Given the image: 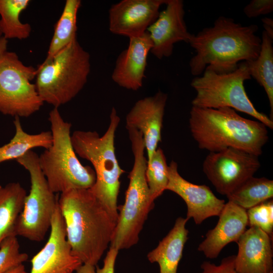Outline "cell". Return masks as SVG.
Wrapping results in <instances>:
<instances>
[{
  "label": "cell",
  "instance_id": "4dcf8cb0",
  "mask_svg": "<svg viewBox=\"0 0 273 273\" xmlns=\"http://www.w3.org/2000/svg\"><path fill=\"white\" fill-rule=\"evenodd\" d=\"M234 255L223 258L219 265L209 261H204L199 273H238L234 267ZM273 273V272H272Z\"/></svg>",
  "mask_w": 273,
  "mask_h": 273
},
{
  "label": "cell",
  "instance_id": "277c9868",
  "mask_svg": "<svg viewBox=\"0 0 273 273\" xmlns=\"http://www.w3.org/2000/svg\"><path fill=\"white\" fill-rule=\"evenodd\" d=\"M120 119L114 107L111 109L109 125L102 136L96 131H74L71 141L76 154L89 161L96 173V181L89 189L113 218L118 217L117 197L121 175L115 151L114 139Z\"/></svg>",
  "mask_w": 273,
  "mask_h": 273
},
{
  "label": "cell",
  "instance_id": "44dd1931",
  "mask_svg": "<svg viewBox=\"0 0 273 273\" xmlns=\"http://www.w3.org/2000/svg\"><path fill=\"white\" fill-rule=\"evenodd\" d=\"M26 195L19 183H10L0 189V244L6 238L16 236V225Z\"/></svg>",
  "mask_w": 273,
  "mask_h": 273
},
{
  "label": "cell",
  "instance_id": "52a82bcc",
  "mask_svg": "<svg viewBox=\"0 0 273 273\" xmlns=\"http://www.w3.org/2000/svg\"><path fill=\"white\" fill-rule=\"evenodd\" d=\"M134 157L132 168L125 202L118 214L110 246L118 250L136 244L148 214L154 206L147 184L146 172L147 160L142 134L133 128L127 129Z\"/></svg>",
  "mask_w": 273,
  "mask_h": 273
},
{
  "label": "cell",
  "instance_id": "d6a6232c",
  "mask_svg": "<svg viewBox=\"0 0 273 273\" xmlns=\"http://www.w3.org/2000/svg\"><path fill=\"white\" fill-rule=\"evenodd\" d=\"M263 26L267 34L273 38V20L270 18H264L262 19Z\"/></svg>",
  "mask_w": 273,
  "mask_h": 273
},
{
  "label": "cell",
  "instance_id": "e0dca14e",
  "mask_svg": "<svg viewBox=\"0 0 273 273\" xmlns=\"http://www.w3.org/2000/svg\"><path fill=\"white\" fill-rule=\"evenodd\" d=\"M272 238L257 227L246 230L236 242L234 267L238 273H272Z\"/></svg>",
  "mask_w": 273,
  "mask_h": 273
},
{
  "label": "cell",
  "instance_id": "603a6c76",
  "mask_svg": "<svg viewBox=\"0 0 273 273\" xmlns=\"http://www.w3.org/2000/svg\"><path fill=\"white\" fill-rule=\"evenodd\" d=\"M258 57L245 61L251 77L263 87L270 106V119L273 121V38L263 31Z\"/></svg>",
  "mask_w": 273,
  "mask_h": 273
},
{
  "label": "cell",
  "instance_id": "5b68a950",
  "mask_svg": "<svg viewBox=\"0 0 273 273\" xmlns=\"http://www.w3.org/2000/svg\"><path fill=\"white\" fill-rule=\"evenodd\" d=\"M90 69V55L76 38L36 68L37 93L43 103L59 108L81 90Z\"/></svg>",
  "mask_w": 273,
  "mask_h": 273
},
{
  "label": "cell",
  "instance_id": "83f0119b",
  "mask_svg": "<svg viewBox=\"0 0 273 273\" xmlns=\"http://www.w3.org/2000/svg\"><path fill=\"white\" fill-rule=\"evenodd\" d=\"M28 258L27 253L20 252L17 236L6 238L0 244V273L23 264Z\"/></svg>",
  "mask_w": 273,
  "mask_h": 273
},
{
  "label": "cell",
  "instance_id": "d6986e66",
  "mask_svg": "<svg viewBox=\"0 0 273 273\" xmlns=\"http://www.w3.org/2000/svg\"><path fill=\"white\" fill-rule=\"evenodd\" d=\"M216 226L206 234L198 250L209 259H215L228 244L237 242L246 230V210L229 201L225 203Z\"/></svg>",
  "mask_w": 273,
  "mask_h": 273
},
{
  "label": "cell",
  "instance_id": "ba28073f",
  "mask_svg": "<svg viewBox=\"0 0 273 273\" xmlns=\"http://www.w3.org/2000/svg\"><path fill=\"white\" fill-rule=\"evenodd\" d=\"M202 74L194 77L191 82L196 92L192 101L193 106L231 108L247 114L267 127L273 128V121L257 110L247 95L244 82L251 77L245 61L240 63L237 69L231 72L220 74L205 70Z\"/></svg>",
  "mask_w": 273,
  "mask_h": 273
},
{
  "label": "cell",
  "instance_id": "ffe728a7",
  "mask_svg": "<svg viewBox=\"0 0 273 273\" xmlns=\"http://www.w3.org/2000/svg\"><path fill=\"white\" fill-rule=\"evenodd\" d=\"M187 218L178 217L169 233L159 242L157 247L150 252L148 259L151 263L157 262L160 273H177L178 265L183 256L188 230Z\"/></svg>",
  "mask_w": 273,
  "mask_h": 273
},
{
  "label": "cell",
  "instance_id": "8fae6325",
  "mask_svg": "<svg viewBox=\"0 0 273 273\" xmlns=\"http://www.w3.org/2000/svg\"><path fill=\"white\" fill-rule=\"evenodd\" d=\"M260 166L258 156L229 148L210 152L203 163V171L219 194H229Z\"/></svg>",
  "mask_w": 273,
  "mask_h": 273
},
{
  "label": "cell",
  "instance_id": "d590c367",
  "mask_svg": "<svg viewBox=\"0 0 273 273\" xmlns=\"http://www.w3.org/2000/svg\"><path fill=\"white\" fill-rule=\"evenodd\" d=\"M2 34L1 32V31H0V37H1L2 36Z\"/></svg>",
  "mask_w": 273,
  "mask_h": 273
},
{
  "label": "cell",
  "instance_id": "d4e9b609",
  "mask_svg": "<svg viewBox=\"0 0 273 273\" xmlns=\"http://www.w3.org/2000/svg\"><path fill=\"white\" fill-rule=\"evenodd\" d=\"M80 0H67L57 21L46 58H50L76 39L77 15Z\"/></svg>",
  "mask_w": 273,
  "mask_h": 273
},
{
  "label": "cell",
  "instance_id": "4fadbf2b",
  "mask_svg": "<svg viewBox=\"0 0 273 273\" xmlns=\"http://www.w3.org/2000/svg\"><path fill=\"white\" fill-rule=\"evenodd\" d=\"M167 0H122L109 10V28L117 35L139 37L157 19L161 5Z\"/></svg>",
  "mask_w": 273,
  "mask_h": 273
},
{
  "label": "cell",
  "instance_id": "7c38bea8",
  "mask_svg": "<svg viewBox=\"0 0 273 273\" xmlns=\"http://www.w3.org/2000/svg\"><path fill=\"white\" fill-rule=\"evenodd\" d=\"M51 233L43 248L31 260L30 273H73L82 263L72 252L59 205L52 218Z\"/></svg>",
  "mask_w": 273,
  "mask_h": 273
},
{
  "label": "cell",
  "instance_id": "7a4b0ae2",
  "mask_svg": "<svg viewBox=\"0 0 273 273\" xmlns=\"http://www.w3.org/2000/svg\"><path fill=\"white\" fill-rule=\"evenodd\" d=\"M58 205L72 253L82 264L96 266L111 241L116 220L89 189L61 193Z\"/></svg>",
  "mask_w": 273,
  "mask_h": 273
},
{
  "label": "cell",
  "instance_id": "6da1fadb",
  "mask_svg": "<svg viewBox=\"0 0 273 273\" xmlns=\"http://www.w3.org/2000/svg\"><path fill=\"white\" fill-rule=\"evenodd\" d=\"M255 24L242 25L229 17L220 16L211 27L192 34L189 43L195 55L189 62L191 74L200 76L205 70L217 73L234 71L240 63L256 59L261 39Z\"/></svg>",
  "mask_w": 273,
  "mask_h": 273
},
{
  "label": "cell",
  "instance_id": "8d00e7d4",
  "mask_svg": "<svg viewBox=\"0 0 273 273\" xmlns=\"http://www.w3.org/2000/svg\"><path fill=\"white\" fill-rule=\"evenodd\" d=\"M2 187V186H1V184H0V189H1Z\"/></svg>",
  "mask_w": 273,
  "mask_h": 273
},
{
  "label": "cell",
  "instance_id": "30bf717a",
  "mask_svg": "<svg viewBox=\"0 0 273 273\" xmlns=\"http://www.w3.org/2000/svg\"><path fill=\"white\" fill-rule=\"evenodd\" d=\"M36 69L27 66L13 52L0 57V112L27 117L39 110L43 102L35 83Z\"/></svg>",
  "mask_w": 273,
  "mask_h": 273
},
{
  "label": "cell",
  "instance_id": "9c48e42d",
  "mask_svg": "<svg viewBox=\"0 0 273 273\" xmlns=\"http://www.w3.org/2000/svg\"><path fill=\"white\" fill-rule=\"evenodd\" d=\"M16 160L28 171L31 186L16 223L15 234L32 241L40 242L51 228L59 198L51 190L35 152L29 151Z\"/></svg>",
  "mask_w": 273,
  "mask_h": 273
},
{
  "label": "cell",
  "instance_id": "e575fe53",
  "mask_svg": "<svg viewBox=\"0 0 273 273\" xmlns=\"http://www.w3.org/2000/svg\"><path fill=\"white\" fill-rule=\"evenodd\" d=\"M6 273H27L25 269L24 265L21 264L17 266H16Z\"/></svg>",
  "mask_w": 273,
  "mask_h": 273
},
{
  "label": "cell",
  "instance_id": "1f68e13d",
  "mask_svg": "<svg viewBox=\"0 0 273 273\" xmlns=\"http://www.w3.org/2000/svg\"><path fill=\"white\" fill-rule=\"evenodd\" d=\"M272 11V0H252L243 9L244 14L249 18L266 15Z\"/></svg>",
  "mask_w": 273,
  "mask_h": 273
},
{
  "label": "cell",
  "instance_id": "484cf974",
  "mask_svg": "<svg viewBox=\"0 0 273 273\" xmlns=\"http://www.w3.org/2000/svg\"><path fill=\"white\" fill-rule=\"evenodd\" d=\"M30 3L29 0H0V31L6 39H24L30 35L31 27L23 23L20 15Z\"/></svg>",
  "mask_w": 273,
  "mask_h": 273
},
{
  "label": "cell",
  "instance_id": "836d02e7",
  "mask_svg": "<svg viewBox=\"0 0 273 273\" xmlns=\"http://www.w3.org/2000/svg\"><path fill=\"white\" fill-rule=\"evenodd\" d=\"M8 40L2 36L0 37V57L7 51Z\"/></svg>",
  "mask_w": 273,
  "mask_h": 273
},
{
  "label": "cell",
  "instance_id": "ac0fdd59",
  "mask_svg": "<svg viewBox=\"0 0 273 273\" xmlns=\"http://www.w3.org/2000/svg\"><path fill=\"white\" fill-rule=\"evenodd\" d=\"M152 47L147 31L141 36L129 38L128 47L116 59L111 75L112 80L127 89L140 88L145 77L148 55Z\"/></svg>",
  "mask_w": 273,
  "mask_h": 273
},
{
  "label": "cell",
  "instance_id": "5bb4252c",
  "mask_svg": "<svg viewBox=\"0 0 273 273\" xmlns=\"http://www.w3.org/2000/svg\"><path fill=\"white\" fill-rule=\"evenodd\" d=\"M177 168L174 161L168 165L166 190L175 193L184 200L187 206L186 218L188 220L192 218L196 224H199L209 217L218 216L224 206V200L218 198L208 186L194 184L184 178Z\"/></svg>",
  "mask_w": 273,
  "mask_h": 273
},
{
  "label": "cell",
  "instance_id": "3957f363",
  "mask_svg": "<svg viewBox=\"0 0 273 273\" xmlns=\"http://www.w3.org/2000/svg\"><path fill=\"white\" fill-rule=\"evenodd\" d=\"M189 125L199 148L210 152L232 148L259 156L268 140L265 125L243 117L228 107L192 106Z\"/></svg>",
  "mask_w": 273,
  "mask_h": 273
},
{
  "label": "cell",
  "instance_id": "f546056e",
  "mask_svg": "<svg viewBox=\"0 0 273 273\" xmlns=\"http://www.w3.org/2000/svg\"><path fill=\"white\" fill-rule=\"evenodd\" d=\"M118 250L111 247L108 251L104 260V264L102 268L89 264H82L76 270V273H114L115 264Z\"/></svg>",
  "mask_w": 273,
  "mask_h": 273
},
{
  "label": "cell",
  "instance_id": "9a60e30c",
  "mask_svg": "<svg viewBox=\"0 0 273 273\" xmlns=\"http://www.w3.org/2000/svg\"><path fill=\"white\" fill-rule=\"evenodd\" d=\"M165 5V9L147 30L153 43L150 52L158 59L170 57L177 42L188 43L192 34L184 20L183 1L167 0Z\"/></svg>",
  "mask_w": 273,
  "mask_h": 273
},
{
  "label": "cell",
  "instance_id": "cb8c5ba5",
  "mask_svg": "<svg viewBox=\"0 0 273 273\" xmlns=\"http://www.w3.org/2000/svg\"><path fill=\"white\" fill-rule=\"evenodd\" d=\"M226 196L229 201L247 210L272 199L273 181L264 177L252 176Z\"/></svg>",
  "mask_w": 273,
  "mask_h": 273
},
{
  "label": "cell",
  "instance_id": "7402d4cb",
  "mask_svg": "<svg viewBox=\"0 0 273 273\" xmlns=\"http://www.w3.org/2000/svg\"><path fill=\"white\" fill-rule=\"evenodd\" d=\"M13 123L15 134L9 143L0 147V163L14 159L16 160L34 148L48 149L52 146L53 136L51 131L29 134L23 130L20 117H15Z\"/></svg>",
  "mask_w": 273,
  "mask_h": 273
},
{
  "label": "cell",
  "instance_id": "2e32d148",
  "mask_svg": "<svg viewBox=\"0 0 273 273\" xmlns=\"http://www.w3.org/2000/svg\"><path fill=\"white\" fill-rule=\"evenodd\" d=\"M167 95L158 91L138 100L126 117V128H134L143 135L149 161L161 141V130Z\"/></svg>",
  "mask_w": 273,
  "mask_h": 273
},
{
  "label": "cell",
  "instance_id": "f1b7e54d",
  "mask_svg": "<svg viewBox=\"0 0 273 273\" xmlns=\"http://www.w3.org/2000/svg\"><path fill=\"white\" fill-rule=\"evenodd\" d=\"M248 225L257 227L272 238L273 201L268 200L246 210Z\"/></svg>",
  "mask_w": 273,
  "mask_h": 273
},
{
  "label": "cell",
  "instance_id": "4316f807",
  "mask_svg": "<svg viewBox=\"0 0 273 273\" xmlns=\"http://www.w3.org/2000/svg\"><path fill=\"white\" fill-rule=\"evenodd\" d=\"M146 176L151 199L154 201L166 190L168 182V165L161 148H158L147 162Z\"/></svg>",
  "mask_w": 273,
  "mask_h": 273
},
{
  "label": "cell",
  "instance_id": "8992f818",
  "mask_svg": "<svg viewBox=\"0 0 273 273\" xmlns=\"http://www.w3.org/2000/svg\"><path fill=\"white\" fill-rule=\"evenodd\" d=\"M52 146L39 156L38 162L51 190L63 193L75 189H89L96 181L94 169L83 166L77 158L71 141V124L64 121L58 108L49 113Z\"/></svg>",
  "mask_w": 273,
  "mask_h": 273
}]
</instances>
